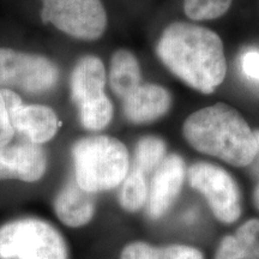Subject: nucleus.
Listing matches in <instances>:
<instances>
[{
  "mask_svg": "<svg viewBox=\"0 0 259 259\" xmlns=\"http://www.w3.org/2000/svg\"><path fill=\"white\" fill-rule=\"evenodd\" d=\"M156 53L171 73L200 93L211 94L225 80L223 44L210 29L185 22L171 23L162 32Z\"/></svg>",
  "mask_w": 259,
  "mask_h": 259,
  "instance_id": "obj_1",
  "label": "nucleus"
},
{
  "mask_svg": "<svg viewBox=\"0 0 259 259\" xmlns=\"http://www.w3.org/2000/svg\"><path fill=\"white\" fill-rule=\"evenodd\" d=\"M184 137L193 149L234 167L250 166L257 154L254 131L226 103L204 107L186 119Z\"/></svg>",
  "mask_w": 259,
  "mask_h": 259,
  "instance_id": "obj_2",
  "label": "nucleus"
},
{
  "mask_svg": "<svg viewBox=\"0 0 259 259\" xmlns=\"http://www.w3.org/2000/svg\"><path fill=\"white\" fill-rule=\"evenodd\" d=\"M74 180L90 193L121 185L130 171L127 148L109 136H90L74 142L71 150Z\"/></svg>",
  "mask_w": 259,
  "mask_h": 259,
  "instance_id": "obj_3",
  "label": "nucleus"
},
{
  "mask_svg": "<svg viewBox=\"0 0 259 259\" xmlns=\"http://www.w3.org/2000/svg\"><path fill=\"white\" fill-rule=\"evenodd\" d=\"M107 74L99 57L83 56L70 77L71 99L78 107L79 120L89 131H101L113 118V105L105 92Z\"/></svg>",
  "mask_w": 259,
  "mask_h": 259,
  "instance_id": "obj_4",
  "label": "nucleus"
},
{
  "mask_svg": "<svg viewBox=\"0 0 259 259\" xmlns=\"http://www.w3.org/2000/svg\"><path fill=\"white\" fill-rule=\"evenodd\" d=\"M0 259H67V250L50 223L23 219L0 227Z\"/></svg>",
  "mask_w": 259,
  "mask_h": 259,
  "instance_id": "obj_5",
  "label": "nucleus"
},
{
  "mask_svg": "<svg viewBox=\"0 0 259 259\" xmlns=\"http://www.w3.org/2000/svg\"><path fill=\"white\" fill-rule=\"evenodd\" d=\"M60 70L50 58L0 47V88L44 94L59 83Z\"/></svg>",
  "mask_w": 259,
  "mask_h": 259,
  "instance_id": "obj_6",
  "label": "nucleus"
},
{
  "mask_svg": "<svg viewBox=\"0 0 259 259\" xmlns=\"http://www.w3.org/2000/svg\"><path fill=\"white\" fill-rule=\"evenodd\" d=\"M41 19L67 36L96 41L107 29V12L101 0H41Z\"/></svg>",
  "mask_w": 259,
  "mask_h": 259,
  "instance_id": "obj_7",
  "label": "nucleus"
},
{
  "mask_svg": "<svg viewBox=\"0 0 259 259\" xmlns=\"http://www.w3.org/2000/svg\"><path fill=\"white\" fill-rule=\"evenodd\" d=\"M190 186L208 202L215 218L231 225L241 215V196L238 184L226 169L209 162H197L187 169Z\"/></svg>",
  "mask_w": 259,
  "mask_h": 259,
  "instance_id": "obj_8",
  "label": "nucleus"
},
{
  "mask_svg": "<svg viewBox=\"0 0 259 259\" xmlns=\"http://www.w3.org/2000/svg\"><path fill=\"white\" fill-rule=\"evenodd\" d=\"M2 92L15 132L36 144L47 143L58 134L61 122L53 109L42 105H24L14 90Z\"/></svg>",
  "mask_w": 259,
  "mask_h": 259,
  "instance_id": "obj_9",
  "label": "nucleus"
},
{
  "mask_svg": "<svg viewBox=\"0 0 259 259\" xmlns=\"http://www.w3.org/2000/svg\"><path fill=\"white\" fill-rule=\"evenodd\" d=\"M186 174L185 161L178 154L167 155L154 170L148 193V212L151 219L157 220L168 212L181 192Z\"/></svg>",
  "mask_w": 259,
  "mask_h": 259,
  "instance_id": "obj_10",
  "label": "nucleus"
},
{
  "mask_svg": "<svg viewBox=\"0 0 259 259\" xmlns=\"http://www.w3.org/2000/svg\"><path fill=\"white\" fill-rule=\"evenodd\" d=\"M47 168V156L41 144L21 141L0 147V180H40Z\"/></svg>",
  "mask_w": 259,
  "mask_h": 259,
  "instance_id": "obj_11",
  "label": "nucleus"
},
{
  "mask_svg": "<svg viewBox=\"0 0 259 259\" xmlns=\"http://www.w3.org/2000/svg\"><path fill=\"white\" fill-rule=\"evenodd\" d=\"M169 92L157 84H141L131 95L122 100V111L128 121L145 124L157 120L169 111Z\"/></svg>",
  "mask_w": 259,
  "mask_h": 259,
  "instance_id": "obj_12",
  "label": "nucleus"
},
{
  "mask_svg": "<svg viewBox=\"0 0 259 259\" xmlns=\"http://www.w3.org/2000/svg\"><path fill=\"white\" fill-rule=\"evenodd\" d=\"M54 208L57 216L65 225L80 227L93 219L95 202L93 193L83 190L76 180H71L58 193Z\"/></svg>",
  "mask_w": 259,
  "mask_h": 259,
  "instance_id": "obj_13",
  "label": "nucleus"
},
{
  "mask_svg": "<svg viewBox=\"0 0 259 259\" xmlns=\"http://www.w3.org/2000/svg\"><path fill=\"white\" fill-rule=\"evenodd\" d=\"M142 84L141 66L137 58L127 50H119L112 56L109 85L119 99L125 100Z\"/></svg>",
  "mask_w": 259,
  "mask_h": 259,
  "instance_id": "obj_14",
  "label": "nucleus"
},
{
  "mask_svg": "<svg viewBox=\"0 0 259 259\" xmlns=\"http://www.w3.org/2000/svg\"><path fill=\"white\" fill-rule=\"evenodd\" d=\"M143 171L134 167L130 170L124 181L121 183V190L119 193V200L121 206L127 211H138L145 202H148V185Z\"/></svg>",
  "mask_w": 259,
  "mask_h": 259,
  "instance_id": "obj_15",
  "label": "nucleus"
},
{
  "mask_svg": "<svg viewBox=\"0 0 259 259\" xmlns=\"http://www.w3.org/2000/svg\"><path fill=\"white\" fill-rule=\"evenodd\" d=\"M167 156L166 142L156 136L139 139L135 151V167L144 174L154 171Z\"/></svg>",
  "mask_w": 259,
  "mask_h": 259,
  "instance_id": "obj_16",
  "label": "nucleus"
},
{
  "mask_svg": "<svg viewBox=\"0 0 259 259\" xmlns=\"http://www.w3.org/2000/svg\"><path fill=\"white\" fill-rule=\"evenodd\" d=\"M233 0H184V10L193 21H210L222 17Z\"/></svg>",
  "mask_w": 259,
  "mask_h": 259,
  "instance_id": "obj_17",
  "label": "nucleus"
},
{
  "mask_svg": "<svg viewBox=\"0 0 259 259\" xmlns=\"http://www.w3.org/2000/svg\"><path fill=\"white\" fill-rule=\"evenodd\" d=\"M234 235L252 259H259V219L242 223Z\"/></svg>",
  "mask_w": 259,
  "mask_h": 259,
  "instance_id": "obj_18",
  "label": "nucleus"
},
{
  "mask_svg": "<svg viewBox=\"0 0 259 259\" xmlns=\"http://www.w3.org/2000/svg\"><path fill=\"white\" fill-rule=\"evenodd\" d=\"M120 259H171L164 247H156L147 242L136 241L122 250Z\"/></svg>",
  "mask_w": 259,
  "mask_h": 259,
  "instance_id": "obj_19",
  "label": "nucleus"
},
{
  "mask_svg": "<svg viewBox=\"0 0 259 259\" xmlns=\"http://www.w3.org/2000/svg\"><path fill=\"white\" fill-rule=\"evenodd\" d=\"M215 259H252L250 254L235 238V235H227L220 241Z\"/></svg>",
  "mask_w": 259,
  "mask_h": 259,
  "instance_id": "obj_20",
  "label": "nucleus"
},
{
  "mask_svg": "<svg viewBox=\"0 0 259 259\" xmlns=\"http://www.w3.org/2000/svg\"><path fill=\"white\" fill-rule=\"evenodd\" d=\"M14 135L15 130L10 120L8 106H6L4 95L0 89V147L9 144L14 138Z\"/></svg>",
  "mask_w": 259,
  "mask_h": 259,
  "instance_id": "obj_21",
  "label": "nucleus"
},
{
  "mask_svg": "<svg viewBox=\"0 0 259 259\" xmlns=\"http://www.w3.org/2000/svg\"><path fill=\"white\" fill-rule=\"evenodd\" d=\"M241 71L247 78L259 83V51H247L240 58Z\"/></svg>",
  "mask_w": 259,
  "mask_h": 259,
  "instance_id": "obj_22",
  "label": "nucleus"
},
{
  "mask_svg": "<svg viewBox=\"0 0 259 259\" xmlns=\"http://www.w3.org/2000/svg\"><path fill=\"white\" fill-rule=\"evenodd\" d=\"M167 252L171 259H204V255L198 248L189 245H168Z\"/></svg>",
  "mask_w": 259,
  "mask_h": 259,
  "instance_id": "obj_23",
  "label": "nucleus"
},
{
  "mask_svg": "<svg viewBox=\"0 0 259 259\" xmlns=\"http://www.w3.org/2000/svg\"><path fill=\"white\" fill-rule=\"evenodd\" d=\"M255 136V142H257V154H255V157L252 163H254V169L259 174V130L258 131H254Z\"/></svg>",
  "mask_w": 259,
  "mask_h": 259,
  "instance_id": "obj_24",
  "label": "nucleus"
},
{
  "mask_svg": "<svg viewBox=\"0 0 259 259\" xmlns=\"http://www.w3.org/2000/svg\"><path fill=\"white\" fill-rule=\"evenodd\" d=\"M253 202H254L255 208L259 210V181L257 185H255L254 191H253Z\"/></svg>",
  "mask_w": 259,
  "mask_h": 259,
  "instance_id": "obj_25",
  "label": "nucleus"
}]
</instances>
